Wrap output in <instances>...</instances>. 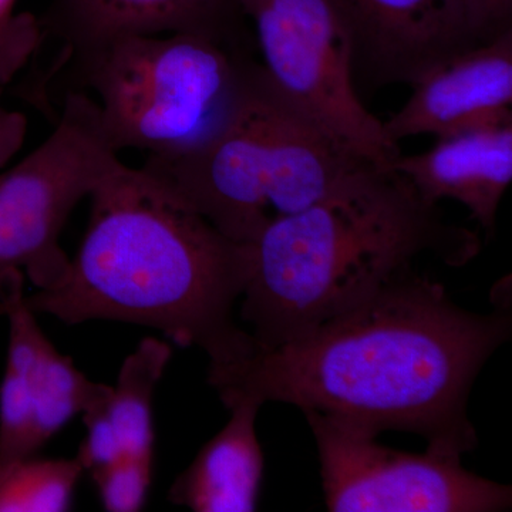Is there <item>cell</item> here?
I'll list each match as a JSON object with an SVG mask.
<instances>
[{
	"mask_svg": "<svg viewBox=\"0 0 512 512\" xmlns=\"http://www.w3.org/2000/svg\"><path fill=\"white\" fill-rule=\"evenodd\" d=\"M0 315H3V306H2V303H0Z\"/></svg>",
	"mask_w": 512,
	"mask_h": 512,
	"instance_id": "cell-21",
	"label": "cell"
},
{
	"mask_svg": "<svg viewBox=\"0 0 512 512\" xmlns=\"http://www.w3.org/2000/svg\"><path fill=\"white\" fill-rule=\"evenodd\" d=\"M402 109L383 121L394 143L456 136L512 121V30L448 57L412 84Z\"/></svg>",
	"mask_w": 512,
	"mask_h": 512,
	"instance_id": "cell-10",
	"label": "cell"
},
{
	"mask_svg": "<svg viewBox=\"0 0 512 512\" xmlns=\"http://www.w3.org/2000/svg\"><path fill=\"white\" fill-rule=\"evenodd\" d=\"M373 167L292 106L258 60L208 143L183 157H147L141 168L225 237L249 244Z\"/></svg>",
	"mask_w": 512,
	"mask_h": 512,
	"instance_id": "cell-4",
	"label": "cell"
},
{
	"mask_svg": "<svg viewBox=\"0 0 512 512\" xmlns=\"http://www.w3.org/2000/svg\"><path fill=\"white\" fill-rule=\"evenodd\" d=\"M352 42L356 89L412 86L473 47L458 0H335Z\"/></svg>",
	"mask_w": 512,
	"mask_h": 512,
	"instance_id": "cell-9",
	"label": "cell"
},
{
	"mask_svg": "<svg viewBox=\"0 0 512 512\" xmlns=\"http://www.w3.org/2000/svg\"><path fill=\"white\" fill-rule=\"evenodd\" d=\"M171 356L167 342L144 339L124 359L116 386L82 414L87 433L76 458L84 473L120 457H154V393Z\"/></svg>",
	"mask_w": 512,
	"mask_h": 512,
	"instance_id": "cell-14",
	"label": "cell"
},
{
	"mask_svg": "<svg viewBox=\"0 0 512 512\" xmlns=\"http://www.w3.org/2000/svg\"><path fill=\"white\" fill-rule=\"evenodd\" d=\"M390 170L403 175L421 198L439 205L451 200L493 237L501 201L512 183V121L436 138L412 156H400Z\"/></svg>",
	"mask_w": 512,
	"mask_h": 512,
	"instance_id": "cell-12",
	"label": "cell"
},
{
	"mask_svg": "<svg viewBox=\"0 0 512 512\" xmlns=\"http://www.w3.org/2000/svg\"><path fill=\"white\" fill-rule=\"evenodd\" d=\"M84 470L77 458L30 456L0 466V512H64Z\"/></svg>",
	"mask_w": 512,
	"mask_h": 512,
	"instance_id": "cell-16",
	"label": "cell"
},
{
	"mask_svg": "<svg viewBox=\"0 0 512 512\" xmlns=\"http://www.w3.org/2000/svg\"><path fill=\"white\" fill-rule=\"evenodd\" d=\"M18 0H0V87L12 82L45 40L40 19L16 13Z\"/></svg>",
	"mask_w": 512,
	"mask_h": 512,
	"instance_id": "cell-18",
	"label": "cell"
},
{
	"mask_svg": "<svg viewBox=\"0 0 512 512\" xmlns=\"http://www.w3.org/2000/svg\"><path fill=\"white\" fill-rule=\"evenodd\" d=\"M241 318L256 348L309 335L431 256L461 268L481 251L480 235L448 222L396 171L373 167L342 190L272 222L249 242Z\"/></svg>",
	"mask_w": 512,
	"mask_h": 512,
	"instance_id": "cell-3",
	"label": "cell"
},
{
	"mask_svg": "<svg viewBox=\"0 0 512 512\" xmlns=\"http://www.w3.org/2000/svg\"><path fill=\"white\" fill-rule=\"evenodd\" d=\"M2 89L0 87V167L15 157L28 134V119L25 114L3 106Z\"/></svg>",
	"mask_w": 512,
	"mask_h": 512,
	"instance_id": "cell-20",
	"label": "cell"
},
{
	"mask_svg": "<svg viewBox=\"0 0 512 512\" xmlns=\"http://www.w3.org/2000/svg\"><path fill=\"white\" fill-rule=\"evenodd\" d=\"M254 47L188 33L123 35L67 53L74 92L92 93L111 147L177 158L234 113L258 60Z\"/></svg>",
	"mask_w": 512,
	"mask_h": 512,
	"instance_id": "cell-5",
	"label": "cell"
},
{
	"mask_svg": "<svg viewBox=\"0 0 512 512\" xmlns=\"http://www.w3.org/2000/svg\"><path fill=\"white\" fill-rule=\"evenodd\" d=\"M154 457L126 456L90 471L101 505L110 512H137L153 483Z\"/></svg>",
	"mask_w": 512,
	"mask_h": 512,
	"instance_id": "cell-17",
	"label": "cell"
},
{
	"mask_svg": "<svg viewBox=\"0 0 512 512\" xmlns=\"http://www.w3.org/2000/svg\"><path fill=\"white\" fill-rule=\"evenodd\" d=\"M0 302L9 319L8 365L18 369L35 410L43 444L73 417L84 414L109 392V384L83 375L70 357L63 356L37 325L25 303L22 272L0 276Z\"/></svg>",
	"mask_w": 512,
	"mask_h": 512,
	"instance_id": "cell-13",
	"label": "cell"
},
{
	"mask_svg": "<svg viewBox=\"0 0 512 512\" xmlns=\"http://www.w3.org/2000/svg\"><path fill=\"white\" fill-rule=\"evenodd\" d=\"M241 8L276 90L352 153L390 170L402 151L357 92L352 42L335 0H241Z\"/></svg>",
	"mask_w": 512,
	"mask_h": 512,
	"instance_id": "cell-7",
	"label": "cell"
},
{
	"mask_svg": "<svg viewBox=\"0 0 512 512\" xmlns=\"http://www.w3.org/2000/svg\"><path fill=\"white\" fill-rule=\"evenodd\" d=\"M474 46L512 30V0H458Z\"/></svg>",
	"mask_w": 512,
	"mask_h": 512,
	"instance_id": "cell-19",
	"label": "cell"
},
{
	"mask_svg": "<svg viewBox=\"0 0 512 512\" xmlns=\"http://www.w3.org/2000/svg\"><path fill=\"white\" fill-rule=\"evenodd\" d=\"M511 333L507 303L467 311L416 271L301 339L208 367V383L225 407L292 404L375 436L417 434L463 457L478 446L468 417L474 382Z\"/></svg>",
	"mask_w": 512,
	"mask_h": 512,
	"instance_id": "cell-1",
	"label": "cell"
},
{
	"mask_svg": "<svg viewBox=\"0 0 512 512\" xmlns=\"http://www.w3.org/2000/svg\"><path fill=\"white\" fill-rule=\"evenodd\" d=\"M261 404L251 399L228 404V423L201 447L180 474L168 500L194 512L258 510L265 457L256 434Z\"/></svg>",
	"mask_w": 512,
	"mask_h": 512,
	"instance_id": "cell-15",
	"label": "cell"
},
{
	"mask_svg": "<svg viewBox=\"0 0 512 512\" xmlns=\"http://www.w3.org/2000/svg\"><path fill=\"white\" fill-rule=\"evenodd\" d=\"M90 218L66 279L25 296L67 325L119 320L198 348L210 366L254 352L234 309L249 276L247 244L225 237L143 168L121 164L90 195Z\"/></svg>",
	"mask_w": 512,
	"mask_h": 512,
	"instance_id": "cell-2",
	"label": "cell"
},
{
	"mask_svg": "<svg viewBox=\"0 0 512 512\" xmlns=\"http://www.w3.org/2000/svg\"><path fill=\"white\" fill-rule=\"evenodd\" d=\"M121 164L92 97L67 93L53 133L0 174V276L25 272L39 291L62 284L70 266L64 225Z\"/></svg>",
	"mask_w": 512,
	"mask_h": 512,
	"instance_id": "cell-6",
	"label": "cell"
},
{
	"mask_svg": "<svg viewBox=\"0 0 512 512\" xmlns=\"http://www.w3.org/2000/svg\"><path fill=\"white\" fill-rule=\"evenodd\" d=\"M303 414L318 448L323 500L330 512L511 510V485L471 473L461 456L433 448L407 453L350 424Z\"/></svg>",
	"mask_w": 512,
	"mask_h": 512,
	"instance_id": "cell-8",
	"label": "cell"
},
{
	"mask_svg": "<svg viewBox=\"0 0 512 512\" xmlns=\"http://www.w3.org/2000/svg\"><path fill=\"white\" fill-rule=\"evenodd\" d=\"M245 20L241 0H53L40 25L67 55L111 37L163 33L254 47Z\"/></svg>",
	"mask_w": 512,
	"mask_h": 512,
	"instance_id": "cell-11",
	"label": "cell"
}]
</instances>
